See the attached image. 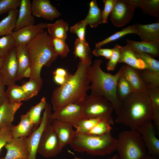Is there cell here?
<instances>
[{
	"label": "cell",
	"mask_w": 159,
	"mask_h": 159,
	"mask_svg": "<svg viewBox=\"0 0 159 159\" xmlns=\"http://www.w3.org/2000/svg\"><path fill=\"white\" fill-rule=\"evenodd\" d=\"M5 86L0 77V107L7 100Z\"/></svg>",
	"instance_id": "49"
},
{
	"label": "cell",
	"mask_w": 159,
	"mask_h": 159,
	"mask_svg": "<svg viewBox=\"0 0 159 159\" xmlns=\"http://www.w3.org/2000/svg\"><path fill=\"white\" fill-rule=\"evenodd\" d=\"M127 45L134 50L149 54L154 57L159 55V41L146 42L136 41L126 39Z\"/></svg>",
	"instance_id": "25"
},
{
	"label": "cell",
	"mask_w": 159,
	"mask_h": 159,
	"mask_svg": "<svg viewBox=\"0 0 159 159\" xmlns=\"http://www.w3.org/2000/svg\"><path fill=\"white\" fill-rule=\"evenodd\" d=\"M120 57L119 49L116 44L112 48L111 56L106 63V68L107 70L113 71L115 69L117 63L119 62Z\"/></svg>",
	"instance_id": "45"
},
{
	"label": "cell",
	"mask_w": 159,
	"mask_h": 159,
	"mask_svg": "<svg viewBox=\"0 0 159 159\" xmlns=\"http://www.w3.org/2000/svg\"><path fill=\"white\" fill-rule=\"evenodd\" d=\"M129 1L137 8L141 9L146 14L159 18V0H129Z\"/></svg>",
	"instance_id": "28"
},
{
	"label": "cell",
	"mask_w": 159,
	"mask_h": 159,
	"mask_svg": "<svg viewBox=\"0 0 159 159\" xmlns=\"http://www.w3.org/2000/svg\"><path fill=\"white\" fill-rule=\"evenodd\" d=\"M46 29L47 23L41 22L28 26L13 32L11 35L14 40L15 47L21 45H27Z\"/></svg>",
	"instance_id": "14"
},
{
	"label": "cell",
	"mask_w": 159,
	"mask_h": 159,
	"mask_svg": "<svg viewBox=\"0 0 159 159\" xmlns=\"http://www.w3.org/2000/svg\"><path fill=\"white\" fill-rule=\"evenodd\" d=\"M15 47V41L11 34L0 37V55L4 56Z\"/></svg>",
	"instance_id": "40"
},
{
	"label": "cell",
	"mask_w": 159,
	"mask_h": 159,
	"mask_svg": "<svg viewBox=\"0 0 159 159\" xmlns=\"http://www.w3.org/2000/svg\"><path fill=\"white\" fill-rule=\"evenodd\" d=\"M87 25L83 20L71 26L69 28L70 32L75 34L78 39L84 42H87L85 39V30Z\"/></svg>",
	"instance_id": "42"
},
{
	"label": "cell",
	"mask_w": 159,
	"mask_h": 159,
	"mask_svg": "<svg viewBox=\"0 0 159 159\" xmlns=\"http://www.w3.org/2000/svg\"><path fill=\"white\" fill-rule=\"evenodd\" d=\"M136 8L129 0H117L110 14L112 23L117 27L126 25L132 19Z\"/></svg>",
	"instance_id": "10"
},
{
	"label": "cell",
	"mask_w": 159,
	"mask_h": 159,
	"mask_svg": "<svg viewBox=\"0 0 159 159\" xmlns=\"http://www.w3.org/2000/svg\"><path fill=\"white\" fill-rule=\"evenodd\" d=\"M14 48L4 56L0 71V77L2 82L8 87L15 84L16 81L18 64Z\"/></svg>",
	"instance_id": "11"
},
{
	"label": "cell",
	"mask_w": 159,
	"mask_h": 159,
	"mask_svg": "<svg viewBox=\"0 0 159 159\" xmlns=\"http://www.w3.org/2000/svg\"><path fill=\"white\" fill-rule=\"evenodd\" d=\"M117 138L111 132L101 135L78 133L74 131L73 138L69 144L75 151L93 155L104 156L116 150Z\"/></svg>",
	"instance_id": "5"
},
{
	"label": "cell",
	"mask_w": 159,
	"mask_h": 159,
	"mask_svg": "<svg viewBox=\"0 0 159 159\" xmlns=\"http://www.w3.org/2000/svg\"><path fill=\"white\" fill-rule=\"evenodd\" d=\"M18 64L16 81L24 78L25 71L31 66V62L26 45H21L14 48Z\"/></svg>",
	"instance_id": "24"
},
{
	"label": "cell",
	"mask_w": 159,
	"mask_h": 159,
	"mask_svg": "<svg viewBox=\"0 0 159 159\" xmlns=\"http://www.w3.org/2000/svg\"><path fill=\"white\" fill-rule=\"evenodd\" d=\"M120 69L121 74L129 83L134 92L146 91V85L141 77L139 70L126 64L122 66Z\"/></svg>",
	"instance_id": "18"
},
{
	"label": "cell",
	"mask_w": 159,
	"mask_h": 159,
	"mask_svg": "<svg viewBox=\"0 0 159 159\" xmlns=\"http://www.w3.org/2000/svg\"><path fill=\"white\" fill-rule=\"evenodd\" d=\"M33 128L34 125L27 113L22 115L19 123L16 125L11 126L12 138H27L31 133Z\"/></svg>",
	"instance_id": "23"
},
{
	"label": "cell",
	"mask_w": 159,
	"mask_h": 159,
	"mask_svg": "<svg viewBox=\"0 0 159 159\" xmlns=\"http://www.w3.org/2000/svg\"><path fill=\"white\" fill-rule=\"evenodd\" d=\"M89 5L88 12L83 20L87 25H89L92 28L96 27L103 23L102 11L98 7L95 0H92Z\"/></svg>",
	"instance_id": "26"
},
{
	"label": "cell",
	"mask_w": 159,
	"mask_h": 159,
	"mask_svg": "<svg viewBox=\"0 0 159 159\" xmlns=\"http://www.w3.org/2000/svg\"><path fill=\"white\" fill-rule=\"evenodd\" d=\"M111 125L107 121L102 120L87 134L101 135L111 132Z\"/></svg>",
	"instance_id": "41"
},
{
	"label": "cell",
	"mask_w": 159,
	"mask_h": 159,
	"mask_svg": "<svg viewBox=\"0 0 159 159\" xmlns=\"http://www.w3.org/2000/svg\"><path fill=\"white\" fill-rule=\"evenodd\" d=\"M61 148L57 135L51 124L44 131L38 148L37 153L45 158H51L60 153Z\"/></svg>",
	"instance_id": "9"
},
{
	"label": "cell",
	"mask_w": 159,
	"mask_h": 159,
	"mask_svg": "<svg viewBox=\"0 0 159 159\" xmlns=\"http://www.w3.org/2000/svg\"><path fill=\"white\" fill-rule=\"evenodd\" d=\"M73 54L75 58H78L80 61L84 62H92V52L88 43L77 39L75 42Z\"/></svg>",
	"instance_id": "29"
},
{
	"label": "cell",
	"mask_w": 159,
	"mask_h": 159,
	"mask_svg": "<svg viewBox=\"0 0 159 159\" xmlns=\"http://www.w3.org/2000/svg\"><path fill=\"white\" fill-rule=\"evenodd\" d=\"M31 62L30 79L43 81L41 72L44 66L49 67L57 59L55 53L47 32L43 31L26 45Z\"/></svg>",
	"instance_id": "4"
},
{
	"label": "cell",
	"mask_w": 159,
	"mask_h": 159,
	"mask_svg": "<svg viewBox=\"0 0 159 159\" xmlns=\"http://www.w3.org/2000/svg\"><path fill=\"white\" fill-rule=\"evenodd\" d=\"M139 159H159V157L147 154Z\"/></svg>",
	"instance_id": "55"
},
{
	"label": "cell",
	"mask_w": 159,
	"mask_h": 159,
	"mask_svg": "<svg viewBox=\"0 0 159 159\" xmlns=\"http://www.w3.org/2000/svg\"><path fill=\"white\" fill-rule=\"evenodd\" d=\"M21 2V0H0V15L17 9Z\"/></svg>",
	"instance_id": "43"
},
{
	"label": "cell",
	"mask_w": 159,
	"mask_h": 159,
	"mask_svg": "<svg viewBox=\"0 0 159 159\" xmlns=\"http://www.w3.org/2000/svg\"><path fill=\"white\" fill-rule=\"evenodd\" d=\"M115 121L135 130L144 122L152 121L153 108L147 92H133L121 102Z\"/></svg>",
	"instance_id": "2"
},
{
	"label": "cell",
	"mask_w": 159,
	"mask_h": 159,
	"mask_svg": "<svg viewBox=\"0 0 159 159\" xmlns=\"http://www.w3.org/2000/svg\"><path fill=\"white\" fill-rule=\"evenodd\" d=\"M42 83L43 81L30 79L21 86L29 100L37 95L41 89Z\"/></svg>",
	"instance_id": "36"
},
{
	"label": "cell",
	"mask_w": 159,
	"mask_h": 159,
	"mask_svg": "<svg viewBox=\"0 0 159 159\" xmlns=\"http://www.w3.org/2000/svg\"><path fill=\"white\" fill-rule=\"evenodd\" d=\"M102 120H103L100 118H82L73 125V126L75 128V131L76 132L87 134Z\"/></svg>",
	"instance_id": "35"
},
{
	"label": "cell",
	"mask_w": 159,
	"mask_h": 159,
	"mask_svg": "<svg viewBox=\"0 0 159 159\" xmlns=\"http://www.w3.org/2000/svg\"><path fill=\"white\" fill-rule=\"evenodd\" d=\"M51 118L70 123L73 125L83 118L82 102L67 105L59 110L52 113Z\"/></svg>",
	"instance_id": "13"
},
{
	"label": "cell",
	"mask_w": 159,
	"mask_h": 159,
	"mask_svg": "<svg viewBox=\"0 0 159 159\" xmlns=\"http://www.w3.org/2000/svg\"><path fill=\"white\" fill-rule=\"evenodd\" d=\"M117 0H103L104 8L102 11L103 23H106L109 15L111 13Z\"/></svg>",
	"instance_id": "46"
},
{
	"label": "cell",
	"mask_w": 159,
	"mask_h": 159,
	"mask_svg": "<svg viewBox=\"0 0 159 159\" xmlns=\"http://www.w3.org/2000/svg\"><path fill=\"white\" fill-rule=\"evenodd\" d=\"M53 75L67 77L70 73L67 72V70L62 67H58L53 72Z\"/></svg>",
	"instance_id": "50"
},
{
	"label": "cell",
	"mask_w": 159,
	"mask_h": 159,
	"mask_svg": "<svg viewBox=\"0 0 159 159\" xmlns=\"http://www.w3.org/2000/svg\"><path fill=\"white\" fill-rule=\"evenodd\" d=\"M92 63L80 61L75 72L70 74L65 83L54 89L51 100L53 112L68 104L83 100L90 90L88 70Z\"/></svg>",
	"instance_id": "1"
},
{
	"label": "cell",
	"mask_w": 159,
	"mask_h": 159,
	"mask_svg": "<svg viewBox=\"0 0 159 159\" xmlns=\"http://www.w3.org/2000/svg\"><path fill=\"white\" fill-rule=\"evenodd\" d=\"M112 48H96L92 52V54L97 57H103L109 59L112 53Z\"/></svg>",
	"instance_id": "48"
},
{
	"label": "cell",
	"mask_w": 159,
	"mask_h": 159,
	"mask_svg": "<svg viewBox=\"0 0 159 159\" xmlns=\"http://www.w3.org/2000/svg\"><path fill=\"white\" fill-rule=\"evenodd\" d=\"M50 37L54 50L57 55L62 58L66 57L69 49L66 40Z\"/></svg>",
	"instance_id": "38"
},
{
	"label": "cell",
	"mask_w": 159,
	"mask_h": 159,
	"mask_svg": "<svg viewBox=\"0 0 159 159\" xmlns=\"http://www.w3.org/2000/svg\"><path fill=\"white\" fill-rule=\"evenodd\" d=\"M83 118H100L114 124L112 116L114 107L104 97L87 95L82 102Z\"/></svg>",
	"instance_id": "7"
},
{
	"label": "cell",
	"mask_w": 159,
	"mask_h": 159,
	"mask_svg": "<svg viewBox=\"0 0 159 159\" xmlns=\"http://www.w3.org/2000/svg\"><path fill=\"white\" fill-rule=\"evenodd\" d=\"M47 103L46 98L43 97L38 103L32 107L27 112L34 125L33 130L37 128L40 125L42 118L41 114L43 110H44Z\"/></svg>",
	"instance_id": "31"
},
{
	"label": "cell",
	"mask_w": 159,
	"mask_h": 159,
	"mask_svg": "<svg viewBox=\"0 0 159 159\" xmlns=\"http://www.w3.org/2000/svg\"><path fill=\"white\" fill-rule=\"evenodd\" d=\"M31 76V69L30 67H28L25 71L24 74V77L30 78Z\"/></svg>",
	"instance_id": "53"
},
{
	"label": "cell",
	"mask_w": 159,
	"mask_h": 159,
	"mask_svg": "<svg viewBox=\"0 0 159 159\" xmlns=\"http://www.w3.org/2000/svg\"><path fill=\"white\" fill-rule=\"evenodd\" d=\"M116 91L117 97L120 102L134 92L130 85L121 74L117 82Z\"/></svg>",
	"instance_id": "34"
},
{
	"label": "cell",
	"mask_w": 159,
	"mask_h": 159,
	"mask_svg": "<svg viewBox=\"0 0 159 159\" xmlns=\"http://www.w3.org/2000/svg\"><path fill=\"white\" fill-rule=\"evenodd\" d=\"M141 41H159V23L134 24Z\"/></svg>",
	"instance_id": "22"
},
{
	"label": "cell",
	"mask_w": 159,
	"mask_h": 159,
	"mask_svg": "<svg viewBox=\"0 0 159 159\" xmlns=\"http://www.w3.org/2000/svg\"><path fill=\"white\" fill-rule=\"evenodd\" d=\"M4 56L0 55V71L1 69L4 60Z\"/></svg>",
	"instance_id": "56"
},
{
	"label": "cell",
	"mask_w": 159,
	"mask_h": 159,
	"mask_svg": "<svg viewBox=\"0 0 159 159\" xmlns=\"http://www.w3.org/2000/svg\"><path fill=\"white\" fill-rule=\"evenodd\" d=\"M69 75L67 77H65L56 75H54L53 77V80L54 82L56 84L59 85L60 86H61L63 85L65 83Z\"/></svg>",
	"instance_id": "52"
},
{
	"label": "cell",
	"mask_w": 159,
	"mask_h": 159,
	"mask_svg": "<svg viewBox=\"0 0 159 159\" xmlns=\"http://www.w3.org/2000/svg\"><path fill=\"white\" fill-rule=\"evenodd\" d=\"M134 34L138 35V32L134 24L128 26L118 31L104 40L96 43V48H101L102 46L116 41L128 34Z\"/></svg>",
	"instance_id": "32"
},
{
	"label": "cell",
	"mask_w": 159,
	"mask_h": 159,
	"mask_svg": "<svg viewBox=\"0 0 159 159\" xmlns=\"http://www.w3.org/2000/svg\"><path fill=\"white\" fill-rule=\"evenodd\" d=\"M153 120L158 130L159 129V109L152 107Z\"/></svg>",
	"instance_id": "51"
},
{
	"label": "cell",
	"mask_w": 159,
	"mask_h": 159,
	"mask_svg": "<svg viewBox=\"0 0 159 159\" xmlns=\"http://www.w3.org/2000/svg\"><path fill=\"white\" fill-rule=\"evenodd\" d=\"M141 77L147 86V88L159 87V72L148 69L139 70Z\"/></svg>",
	"instance_id": "37"
},
{
	"label": "cell",
	"mask_w": 159,
	"mask_h": 159,
	"mask_svg": "<svg viewBox=\"0 0 159 159\" xmlns=\"http://www.w3.org/2000/svg\"><path fill=\"white\" fill-rule=\"evenodd\" d=\"M134 50L136 55L145 64L148 69L153 71L159 72V61L149 54Z\"/></svg>",
	"instance_id": "39"
},
{
	"label": "cell",
	"mask_w": 159,
	"mask_h": 159,
	"mask_svg": "<svg viewBox=\"0 0 159 159\" xmlns=\"http://www.w3.org/2000/svg\"><path fill=\"white\" fill-rule=\"evenodd\" d=\"M102 62L100 59H95L89 67L90 95L102 97L107 99L112 105L117 114L121 102L117 95L116 86L121 71L120 69L115 74L106 72L101 68Z\"/></svg>",
	"instance_id": "3"
},
{
	"label": "cell",
	"mask_w": 159,
	"mask_h": 159,
	"mask_svg": "<svg viewBox=\"0 0 159 159\" xmlns=\"http://www.w3.org/2000/svg\"><path fill=\"white\" fill-rule=\"evenodd\" d=\"M25 138H12L4 146L6 154L0 159H28L29 153Z\"/></svg>",
	"instance_id": "15"
},
{
	"label": "cell",
	"mask_w": 159,
	"mask_h": 159,
	"mask_svg": "<svg viewBox=\"0 0 159 159\" xmlns=\"http://www.w3.org/2000/svg\"><path fill=\"white\" fill-rule=\"evenodd\" d=\"M47 29L50 36L66 40L69 30V25L67 22L60 19L53 23H47Z\"/></svg>",
	"instance_id": "27"
},
{
	"label": "cell",
	"mask_w": 159,
	"mask_h": 159,
	"mask_svg": "<svg viewBox=\"0 0 159 159\" xmlns=\"http://www.w3.org/2000/svg\"><path fill=\"white\" fill-rule=\"evenodd\" d=\"M69 152L71 153L74 156V158L73 159H83L76 156L70 150H69ZM109 159H119V157L118 155L116 154L113 156L112 158Z\"/></svg>",
	"instance_id": "54"
},
{
	"label": "cell",
	"mask_w": 159,
	"mask_h": 159,
	"mask_svg": "<svg viewBox=\"0 0 159 159\" xmlns=\"http://www.w3.org/2000/svg\"><path fill=\"white\" fill-rule=\"evenodd\" d=\"M31 6L32 14L34 16L52 21L61 15L49 0H33Z\"/></svg>",
	"instance_id": "16"
},
{
	"label": "cell",
	"mask_w": 159,
	"mask_h": 159,
	"mask_svg": "<svg viewBox=\"0 0 159 159\" xmlns=\"http://www.w3.org/2000/svg\"><path fill=\"white\" fill-rule=\"evenodd\" d=\"M51 125L58 138L61 148H63L69 144L74 134L72 124L63 121L52 119Z\"/></svg>",
	"instance_id": "17"
},
{
	"label": "cell",
	"mask_w": 159,
	"mask_h": 159,
	"mask_svg": "<svg viewBox=\"0 0 159 159\" xmlns=\"http://www.w3.org/2000/svg\"><path fill=\"white\" fill-rule=\"evenodd\" d=\"M52 109L51 106L47 102L40 125L25 138L29 153L28 159H36L38 148L42 133L47 127L51 124L52 119L51 117Z\"/></svg>",
	"instance_id": "8"
},
{
	"label": "cell",
	"mask_w": 159,
	"mask_h": 159,
	"mask_svg": "<svg viewBox=\"0 0 159 159\" xmlns=\"http://www.w3.org/2000/svg\"><path fill=\"white\" fill-rule=\"evenodd\" d=\"M12 138L11 126L0 129V153L2 148Z\"/></svg>",
	"instance_id": "47"
},
{
	"label": "cell",
	"mask_w": 159,
	"mask_h": 159,
	"mask_svg": "<svg viewBox=\"0 0 159 159\" xmlns=\"http://www.w3.org/2000/svg\"><path fill=\"white\" fill-rule=\"evenodd\" d=\"M146 91L152 107L159 109V87H147Z\"/></svg>",
	"instance_id": "44"
},
{
	"label": "cell",
	"mask_w": 159,
	"mask_h": 159,
	"mask_svg": "<svg viewBox=\"0 0 159 159\" xmlns=\"http://www.w3.org/2000/svg\"><path fill=\"white\" fill-rule=\"evenodd\" d=\"M35 20L32 12L30 0H21L19 9L13 32L24 27L34 24Z\"/></svg>",
	"instance_id": "20"
},
{
	"label": "cell",
	"mask_w": 159,
	"mask_h": 159,
	"mask_svg": "<svg viewBox=\"0 0 159 159\" xmlns=\"http://www.w3.org/2000/svg\"><path fill=\"white\" fill-rule=\"evenodd\" d=\"M117 45L120 50L119 63H125L139 70L148 69L145 64L136 55L134 50L130 46L127 45L122 46Z\"/></svg>",
	"instance_id": "19"
},
{
	"label": "cell",
	"mask_w": 159,
	"mask_h": 159,
	"mask_svg": "<svg viewBox=\"0 0 159 159\" xmlns=\"http://www.w3.org/2000/svg\"><path fill=\"white\" fill-rule=\"evenodd\" d=\"M117 140L119 159H139L148 154L141 135L135 130L120 132Z\"/></svg>",
	"instance_id": "6"
},
{
	"label": "cell",
	"mask_w": 159,
	"mask_h": 159,
	"mask_svg": "<svg viewBox=\"0 0 159 159\" xmlns=\"http://www.w3.org/2000/svg\"><path fill=\"white\" fill-rule=\"evenodd\" d=\"M8 100L16 103L29 100L21 86L16 84L8 87L6 91Z\"/></svg>",
	"instance_id": "33"
},
{
	"label": "cell",
	"mask_w": 159,
	"mask_h": 159,
	"mask_svg": "<svg viewBox=\"0 0 159 159\" xmlns=\"http://www.w3.org/2000/svg\"><path fill=\"white\" fill-rule=\"evenodd\" d=\"M22 104L7 100L0 107V129L12 125L15 113Z\"/></svg>",
	"instance_id": "21"
},
{
	"label": "cell",
	"mask_w": 159,
	"mask_h": 159,
	"mask_svg": "<svg viewBox=\"0 0 159 159\" xmlns=\"http://www.w3.org/2000/svg\"><path fill=\"white\" fill-rule=\"evenodd\" d=\"M136 130L142 135L147 154L159 157V140L156 136L152 121L144 122Z\"/></svg>",
	"instance_id": "12"
},
{
	"label": "cell",
	"mask_w": 159,
	"mask_h": 159,
	"mask_svg": "<svg viewBox=\"0 0 159 159\" xmlns=\"http://www.w3.org/2000/svg\"><path fill=\"white\" fill-rule=\"evenodd\" d=\"M19 10H11L8 15L0 21V37L11 34L15 26Z\"/></svg>",
	"instance_id": "30"
}]
</instances>
